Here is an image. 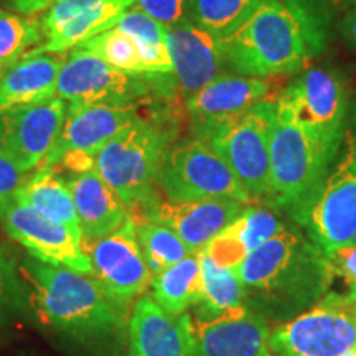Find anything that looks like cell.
<instances>
[{
	"instance_id": "obj_1",
	"label": "cell",
	"mask_w": 356,
	"mask_h": 356,
	"mask_svg": "<svg viewBox=\"0 0 356 356\" xmlns=\"http://www.w3.org/2000/svg\"><path fill=\"white\" fill-rule=\"evenodd\" d=\"M335 22V0H261L220 40L226 70L261 79L296 76L327 51Z\"/></svg>"
},
{
	"instance_id": "obj_2",
	"label": "cell",
	"mask_w": 356,
	"mask_h": 356,
	"mask_svg": "<svg viewBox=\"0 0 356 356\" xmlns=\"http://www.w3.org/2000/svg\"><path fill=\"white\" fill-rule=\"evenodd\" d=\"M244 307L269 323H284L330 291L327 257L297 226H284L236 267Z\"/></svg>"
},
{
	"instance_id": "obj_3",
	"label": "cell",
	"mask_w": 356,
	"mask_h": 356,
	"mask_svg": "<svg viewBox=\"0 0 356 356\" xmlns=\"http://www.w3.org/2000/svg\"><path fill=\"white\" fill-rule=\"evenodd\" d=\"M29 302L44 327L76 340H99L126 327V310L91 274L53 266L35 257L20 264Z\"/></svg>"
},
{
	"instance_id": "obj_4",
	"label": "cell",
	"mask_w": 356,
	"mask_h": 356,
	"mask_svg": "<svg viewBox=\"0 0 356 356\" xmlns=\"http://www.w3.org/2000/svg\"><path fill=\"white\" fill-rule=\"evenodd\" d=\"M269 154V207L287 213L296 225L305 228L337 155L307 136L277 97Z\"/></svg>"
},
{
	"instance_id": "obj_5",
	"label": "cell",
	"mask_w": 356,
	"mask_h": 356,
	"mask_svg": "<svg viewBox=\"0 0 356 356\" xmlns=\"http://www.w3.org/2000/svg\"><path fill=\"white\" fill-rule=\"evenodd\" d=\"M173 134L157 119L140 115L95 155V172L121 197L132 220L159 202L157 177Z\"/></svg>"
},
{
	"instance_id": "obj_6",
	"label": "cell",
	"mask_w": 356,
	"mask_h": 356,
	"mask_svg": "<svg viewBox=\"0 0 356 356\" xmlns=\"http://www.w3.org/2000/svg\"><path fill=\"white\" fill-rule=\"evenodd\" d=\"M275 97H266L213 129L207 142L241 184L252 203L269 207L270 132Z\"/></svg>"
},
{
	"instance_id": "obj_7",
	"label": "cell",
	"mask_w": 356,
	"mask_h": 356,
	"mask_svg": "<svg viewBox=\"0 0 356 356\" xmlns=\"http://www.w3.org/2000/svg\"><path fill=\"white\" fill-rule=\"evenodd\" d=\"M277 99L287 106L307 136L338 155L353 101L341 70L330 65L310 66L296 74Z\"/></svg>"
},
{
	"instance_id": "obj_8",
	"label": "cell",
	"mask_w": 356,
	"mask_h": 356,
	"mask_svg": "<svg viewBox=\"0 0 356 356\" xmlns=\"http://www.w3.org/2000/svg\"><path fill=\"white\" fill-rule=\"evenodd\" d=\"M273 356H345L356 351V299L328 291L314 307L279 323L269 337Z\"/></svg>"
},
{
	"instance_id": "obj_9",
	"label": "cell",
	"mask_w": 356,
	"mask_h": 356,
	"mask_svg": "<svg viewBox=\"0 0 356 356\" xmlns=\"http://www.w3.org/2000/svg\"><path fill=\"white\" fill-rule=\"evenodd\" d=\"M305 229L323 252L356 241V99L351 101L340 152L318 191Z\"/></svg>"
},
{
	"instance_id": "obj_10",
	"label": "cell",
	"mask_w": 356,
	"mask_h": 356,
	"mask_svg": "<svg viewBox=\"0 0 356 356\" xmlns=\"http://www.w3.org/2000/svg\"><path fill=\"white\" fill-rule=\"evenodd\" d=\"M157 186L168 202L229 198L252 203L225 160L197 137L170 145L160 165Z\"/></svg>"
},
{
	"instance_id": "obj_11",
	"label": "cell",
	"mask_w": 356,
	"mask_h": 356,
	"mask_svg": "<svg viewBox=\"0 0 356 356\" xmlns=\"http://www.w3.org/2000/svg\"><path fill=\"white\" fill-rule=\"evenodd\" d=\"M152 91L155 74L124 73L78 48L70 51L56 84V97L68 106H139Z\"/></svg>"
},
{
	"instance_id": "obj_12",
	"label": "cell",
	"mask_w": 356,
	"mask_h": 356,
	"mask_svg": "<svg viewBox=\"0 0 356 356\" xmlns=\"http://www.w3.org/2000/svg\"><path fill=\"white\" fill-rule=\"evenodd\" d=\"M83 248L91 261L92 277L115 304L127 309V305L144 296L152 273L137 239L132 218L102 238H83Z\"/></svg>"
},
{
	"instance_id": "obj_13",
	"label": "cell",
	"mask_w": 356,
	"mask_h": 356,
	"mask_svg": "<svg viewBox=\"0 0 356 356\" xmlns=\"http://www.w3.org/2000/svg\"><path fill=\"white\" fill-rule=\"evenodd\" d=\"M66 108L65 101L55 96L0 113V150L22 170L37 172L60 137Z\"/></svg>"
},
{
	"instance_id": "obj_14",
	"label": "cell",
	"mask_w": 356,
	"mask_h": 356,
	"mask_svg": "<svg viewBox=\"0 0 356 356\" xmlns=\"http://www.w3.org/2000/svg\"><path fill=\"white\" fill-rule=\"evenodd\" d=\"M8 238L24 246L35 259L92 275L83 236L68 226L40 215L24 203L13 202L2 216Z\"/></svg>"
},
{
	"instance_id": "obj_15",
	"label": "cell",
	"mask_w": 356,
	"mask_h": 356,
	"mask_svg": "<svg viewBox=\"0 0 356 356\" xmlns=\"http://www.w3.org/2000/svg\"><path fill=\"white\" fill-rule=\"evenodd\" d=\"M134 0H55L42 24L44 42L30 53L71 51L106 30L114 29Z\"/></svg>"
},
{
	"instance_id": "obj_16",
	"label": "cell",
	"mask_w": 356,
	"mask_h": 356,
	"mask_svg": "<svg viewBox=\"0 0 356 356\" xmlns=\"http://www.w3.org/2000/svg\"><path fill=\"white\" fill-rule=\"evenodd\" d=\"M270 332V323L244 305L216 317L197 318L195 356H273Z\"/></svg>"
},
{
	"instance_id": "obj_17",
	"label": "cell",
	"mask_w": 356,
	"mask_h": 356,
	"mask_svg": "<svg viewBox=\"0 0 356 356\" xmlns=\"http://www.w3.org/2000/svg\"><path fill=\"white\" fill-rule=\"evenodd\" d=\"M267 79L222 73L185 101L193 137L204 140L221 122L236 118L269 96Z\"/></svg>"
},
{
	"instance_id": "obj_18",
	"label": "cell",
	"mask_w": 356,
	"mask_h": 356,
	"mask_svg": "<svg viewBox=\"0 0 356 356\" xmlns=\"http://www.w3.org/2000/svg\"><path fill=\"white\" fill-rule=\"evenodd\" d=\"M165 43L175 84L185 101L225 73L220 40L188 19L167 29Z\"/></svg>"
},
{
	"instance_id": "obj_19",
	"label": "cell",
	"mask_w": 356,
	"mask_h": 356,
	"mask_svg": "<svg viewBox=\"0 0 356 356\" xmlns=\"http://www.w3.org/2000/svg\"><path fill=\"white\" fill-rule=\"evenodd\" d=\"M140 115L139 106H68L60 137L42 168H55L70 152L96 155Z\"/></svg>"
},
{
	"instance_id": "obj_20",
	"label": "cell",
	"mask_w": 356,
	"mask_h": 356,
	"mask_svg": "<svg viewBox=\"0 0 356 356\" xmlns=\"http://www.w3.org/2000/svg\"><path fill=\"white\" fill-rule=\"evenodd\" d=\"M127 328L134 356H195L193 320L167 314L152 296L134 302Z\"/></svg>"
},
{
	"instance_id": "obj_21",
	"label": "cell",
	"mask_w": 356,
	"mask_h": 356,
	"mask_svg": "<svg viewBox=\"0 0 356 356\" xmlns=\"http://www.w3.org/2000/svg\"><path fill=\"white\" fill-rule=\"evenodd\" d=\"M246 204L249 203L229 198H208L195 202L159 200L145 218L167 225L180 236L191 254H198L216 234H220L231 221L241 215Z\"/></svg>"
},
{
	"instance_id": "obj_22",
	"label": "cell",
	"mask_w": 356,
	"mask_h": 356,
	"mask_svg": "<svg viewBox=\"0 0 356 356\" xmlns=\"http://www.w3.org/2000/svg\"><path fill=\"white\" fill-rule=\"evenodd\" d=\"M279 211L261 203H249L241 215L216 234L203 252L220 267L236 269L257 248L284 229Z\"/></svg>"
},
{
	"instance_id": "obj_23",
	"label": "cell",
	"mask_w": 356,
	"mask_h": 356,
	"mask_svg": "<svg viewBox=\"0 0 356 356\" xmlns=\"http://www.w3.org/2000/svg\"><path fill=\"white\" fill-rule=\"evenodd\" d=\"M73 197L79 228L84 239H96L114 233L131 218L127 207L97 172L71 173L66 177Z\"/></svg>"
},
{
	"instance_id": "obj_24",
	"label": "cell",
	"mask_w": 356,
	"mask_h": 356,
	"mask_svg": "<svg viewBox=\"0 0 356 356\" xmlns=\"http://www.w3.org/2000/svg\"><path fill=\"white\" fill-rule=\"evenodd\" d=\"M66 56L29 53L0 73V113L56 96V84Z\"/></svg>"
},
{
	"instance_id": "obj_25",
	"label": "cell",
	"mask_w": 356,
	"mask_h": 356,
	"mask_svg": "<svg viewBox=\"0 0 356 356\" xmlns=\"http://www.w3.org/2000/svg\"><path fill=\"white\" fill-rule=\"evenodd\" d=\"M15 202L24 203L40 215L81 234L76 208L70 186L66 184V177L60 175L56 168H40L33 172L26 184L19 190Z\"/></svg>"
},
{
	"instance_id": "obj_26",
	"label": "cell",
	"mask_w": 356,
	"mask_h": 356,
	"mask_svg": "<svg viewBox=\"0 0 356 356\" xmlns=\"http://www.w3.org/2000/svg\"><path fill=\"white\" fill-rule=\"evenodd\" d=\"M152 299L167 314L181 315L195 307L202 297V264L198 254H190L177 264L165 267L150 279Z\"/></svg>"
},
{
	"instance_id": "obj_27",
	"label": "cell",
	"mask_w": 356,
	"mask_h": 356,
	"mask_svg": "<svg viewBox=\"0 0 356 356\" xmlns=\"http://www.w3.org/2000/svg\"><path fill=\"white\" fill-rule=\"evenodd\" d=\"M115 29L136 42L145 74H173L165 43L167 26L132 7L119 19Z\"/></svg>"
},
{
	"instance_id": "obj_28",
	"label": "cell",
	"mask_w": 356,
	"mask_h": 356,
	"mask_svg": "<svg viewBox=\"0 0 356 356\" xmlns=\"http://www.w3.org/2000/svg\"><path fill=\"white\" fill-rule=\"evenodd\" d=\"M202 264V297L195 305L197 318H210L222 312L236 309L244 304L243 286L234 269L215 264L204 252H200Z\"/></svg>"
},
{
	"instance_id": "obj_29",
	"label": "cell",
	"mask_w": 356,
	"mask_h": 356,
	"mask_svg": "<svg viewBox=\"0 0 356 356\" xmlns=\"http://www.w3.org/2000/svg\"><path fill=\"white\" fill-rule=\"evenodd\" d=\"M261 0H188L186 19L218 40L229 37L256 10Z\"/></svg>"
},
{
	"instance_id": "obj_30",
	"label": "cell",
	"mask_w": 356,
	"mask_h": 356,
	"mask_svg": "<svg viewBox=\"0 0 356 356\" xmlns=\"http://www.w3.org/2000/svg\"><path fill=\"white\" fill-rule=\"evenodd\" d=\"M132 221L136 225L137 239H139L152 275L191 254L180 236L163 222L150 220V218Z\"/></svg>"
},
{
	"instance_id": "obj_31",
	"label": "cell",
	"mask_w": 356,
	"mask_h": 356,
	"mask_svg": "<svg viewBox=\"0 0 356 356\" xmlns=\"http://www.w3.org/2000/svg\"><path fill=\"white\" fill-rule=\"evenodd\" d=\"M42 24L33 17L0 10V73L43 43Z\"/></svg>"
},
{
	"instance_id": "obj_32",
	"label": "cell",
	"mask_w": 356,
	"mask_h": 356,
	"mask_svg": "<svg viewBox=\"0 0 356 356\" xmlns=\"http://www.w3.org/2000/svg\"><path fill=\"white\" fill-rule=\"evenodd\" d=\"M76 48L101 58L102 61H106L115 70L124 71V73L145 74L136 42L115 26L89 38L88 42L81 43Z\"/></svg>"
},
{
	"instance_id": "obj_33",
	"label": "cell",
	"mask_w": 356,
	"mask_h": 356,
	"mask_svg": "<svg viewBox=\"0 0 356 356\" xmlns=\"http://www.w3.org/2000/svg\"><path fill=\"white\" fill-rule=\"evenodd\" d=\"M32 173L22 170L6 152L0 150V218L15 202L19 190L26 184Z\"/></svg>"
},
{
	"instance_id": "obj_34",
	"label": "cell",
	"mask_w": 356,
	"mask_h": 356,
	"mask_svg": "<svg viewBox=\"0 0 356 356\" xmlns=\"http://www.w3.org/2000/svg\"><path fill=\"white\" fill-rule=\"evenodd\" d=\"M333 277H341L348 287V296L356 299V241L323 252Z\"/></svg>"
},
{
	"instance_id": "obj_35",
	"label": "cell",
	"mask_w": 356,
	"mask_h": 356,
	"mask_svg": "<svg viewBox=\"0 0 356 356\" xmlns=\"http://www.w3.org/2000/svg\"><path fill=\"white\" fill-rule=\"evenodd\" d=\"M186 6L188 0H134V7L167 29L186 20Z\"/></svg>"
},
{
	"instance_id": "obj_36",
	"label": "cell",
	"mask_w": 356,
	"mask_h": 356,
	"mask_svg": "<svg viewBox=\"0 0 356 356\" xmlns=\"http://www.w3.org/2000/svg\"><path fill=\"white\" fill-rule=\"evenodd\" d=\"M338 32L350 48L356 51V7H351L338 24Z\"/></svg>"
},
{
	"instance_id": "obj_37",
	"label": "cell",
	"mask_w": 356,
	"mask_h": 356,
	"mask_svg": "<svg viewBox=\"0 0 356 356\" xmlns=\"http://www.w3.org/2000/svg\"><path fill=\"white\" fill-rule=\"evenodd\" d=\"M12 3L20 15L33 17L37 13L48 10L55 3V0H12Z\"/></svg>"
},
{
	"instance_id": "obj_38",
	"label": "cell",
	"mask_w": 356,
	"mask_h": 356,
	"mask_svg": "<svg viewBox=\"0 0 356 356\" xmlns=\"http://www.w3.org/2000/svg\"><path fill=\"white\" fill-rule=\"evenodd\" d=\"M8 297V264L0 251V322L3 318V312H6Z\"/></svg>"
},
{
	"instance_id": "obj_39",
	"label": "cell",
	"mask_w": 356,
	"mask_h": 356,
	"mask_svg": "<svg viewBox=\"0 0 356 356\" xmlns=\"http://www.w3.org/2000/svg\"><path fill=\"white\" fill-rule=\"evenodd\" d=\"M343 2L350 7H356V0H343Z\"/></svg>"
},
{
	"instance_id": "obj_40",
	"label": "cell",
	"mask_w": 356,
	"mask_h": 356,
	"mask_svg": "<svg viewBox=\"0 0 356 356\" xmlns=\"http://www.w3.org/2000/svg\"><path fill=\"white\" fill-rule=\"evenodd\" d=\"M126 356H134V355H132V353H131V351H129V353H127V355H126Z\"/></svg>"
},
{
	"instance_id": "obj_41",
	"label": "cell",
	"mask_w": 356,
	"mask_h": 356,
	"mask_svg": "<svg viewBox=\"0 0 356 356\" xmlns=\"http://www.w3.org/2000/svg\"><path fill=\"white\" fill-rule=\"evenodd\" d=\"M353 356H356V351H355V353H353Z\"/></svg>"
}]
</instances>
